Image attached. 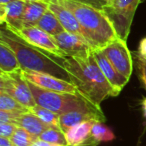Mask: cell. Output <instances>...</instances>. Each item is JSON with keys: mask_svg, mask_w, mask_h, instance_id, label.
<instances>
[{"mask_svg": "<svg viewBox=\"0 0 146 146\" xmlns=\"http://www.w3.org/2000/svg\"><path fill=\"white\" fill-rule=\"evenodd\" d=\"M0 40L14 51L23 71L44 73L71 82L68 72L63 67L64 57L55 56L32 46L3 25L0 29Z\"/></svg>", "mask_w": 146, "mask_h": 146, "instance_id": "obj_1", "label": "cell"}, {"mask_svg": "<svg viewBox=\"0 0 146 146\" xmlns=\"http://www.w3.org/2000/svg\"><path fill=\"white\" fill-rule=\"evenodd\" d=\"M63 67L67 70L71 82L77 87L79 93L97 107H100V104L106 98L116 96L96 62L93 53L87 60L64 57Z\"/></svg>", "mask_w": 146, "mask_h": 146, "instance_id": "obj_2", "label": "cell"}, {"mask_svg": "<svg viewBox=\"0 0 146 146\" xmlns=\"http://www.w3.org/2000/svg\"><path fill=\"white\" fill-rule=\"evenodd\" d=\"M75 15L82 29L83 37L92 50H101L118 38V35L107 15L95 7L72 0H58Z\"/></svg>", "mask_w": 146, "mask_h": 146, "instance_id": "obj_3", "label": "cell"}, {"mask_svg": "<svg viewBox=\"0 0 146 146\" xmlns=\"http://www.w3.org/2000/svg\"><path fill=\"white\" fill-rule=\"evenodd\" d=\"M28 83L36 104L51 110L58 116L71 111L101 110L100 107L92 104L81 94L49 91L42 89L30 82Z\"/></svg>", "mask_w": 146, "mask_h": 146, "instance_id": "obj_4", "label": "cell"}, {"mask_svg": "<svg viewBox=\"0 0 146 146\" xmlns=\"http://www.w3.org/2000/svg\"><path fill=\"white\" fill-rule=\"evenodd\" d=\"M142 0H110L103 9L111 21L118 37L127 41L136 9Z\"/></svg>", "mask_w": 146, "mask_h": 146, "instance_id": "obj_5", "label": "cell"}, {"mask_svg": "<svg viewBox=\"0 0 146 146\" xmlns=\"http://www.w3.org/2000/svg\"><path fill=\"white\" fill-rule=\"evenodd\" d=\"M0 91L8 93L28 110L36 105L28 81L23 76L22 69L10 73L0 71Z\"/></svg>", "mask_w": 146, "mask_h": 146, "instance_id": "obj_6", "label": "cell"}, {"mask_svg": "<svg viewBox=\"0 0 146 146\" xmlns=\"http://www.w3.org/2000/svg\"><path fill=\"white\" fill-rule=\"evenodd\" d=\"M101 51L118 72L130 79L133 72V55L128 49L126 40L118 37L101 49Z\"/></svg>", "mask_w": 146, "mask_h": 146, "instance_id": "obj_7", "label": "cell"}, {"mask_svg": "<svg viewBox=\"0 0 146 146\" xmlns=\"http://www.w3.org/2000/svg\"><path fill=\"white\" fill-rule=\"evenodd\" d=\"M60 50L66 57L87 60L93 53L91 46L82 35L63 31L53 36Z\"/></svg>", "mask_w": 146, "mask_h": 146, "instance_id": "obj_8", "label": "cell"}, {"mask_svg": "<svg viewBox=\"0 0 146 146\" xmlns=\"http://www.w3.org/2000/svg\"><path fill=\"white\" fill-rule=\"evenodd\" d=\"M14 33L36 48L44 50L55 56L66 57L58 47L54 37L43 31L38 26L23 27L19 31Z\"/></svg>", "mask_w": 146, "mask_h": 146, "instance_id": "obj_9", "label": "cell"}, {"mask_svg": "<svg viewBox=\"0 0 146 146\" xmlns=\"http://www.w3.org/2000/svg\"><path fill=\"white\" fill-rule=\"evenodd\" d=\"M22 72L23 76L27 81L44 90H49V91L54 92H63V93L80 94L77 87L72 82L66 81V80L49 75V74H44V73L25 72L23 70Z\"/></svg>", "mask_w": 146, "mask_h": 146, "instance_id": "obj_10", "label": "cell"}, {"mask_svg": "<svg viewBox=\"0 0 146 146\" xmlns=\"http://www.w3.org/2000/svg\"><path fill=\"white\" fill-rule=\"evenodd\" d=\"M25 4L24 0H16L7 5H0V24L12 32L23 28Z\"/></svg>", "mask_w": 146, "mask_h": 146, "instance_id": "obj_11", "label": "cell"}, {"mask_svg": "<svg viewBox=\"0 0 146 146\" xmlns=\"http://www.w3.org/2000/svg\"><path fill=\"white\" fill-rule=\"evenodd\" d=\"M94 58H95L97 64L99 65L100 69H101L103 75L109 82L111 87L113 88L114 92H115L116 96L121 92L123 87L128 83L129 79L126 78L124 75H122L121 73L118 72V70L111 64L107 57L104 55V53L101 50H96L93 51Z\"/></svg>", "mask_w": 146, "mask_h": 146, "instance_id": "obj_12", "label": "cell"}, {"mask_svg": "<svg viewBox=\"0 0 146 146\" xmlns=\"http://www.w3.org/2000/svg\"><path fill=\"white\" fill-rule=\"evenodd\" d=\"M97 120L105 121L102 110H84V111H71L59 116V126L64 132H67L74 126L86 121Z\"/></svg>", "mask_w": 146, "mask_h": 146, "instance_id": "obj_13", "label": "cell"}, {"mask_svg": "<svg viewBox=\"0 0 146 146\" xmlns=\"http://www.w3.org/2000/svg\"><path fill=\"white\" fill-rule=\"evenodd\" d=\"M97 120L86 121L74 126L65 132L68 146H97L99 143L91 136V129L93 123Z\"/></svg>", "mask_w": 146, "mask_h": 146, "instance_id": "obj_14", "label": "cell"}, {"mask_svg": "<svg viewBox=\"0 0 146 146\" xmlns=\"http://www.w3.org/2000/svg\"><path fill=\"white\" fill-rule=\"evenodd\" d=\"M49 9L56 15L59 22L63 26L65 31L71 33H75L83 36L82 29L76 19L75 15L73 14L69 9L64 7L58 0H50L49 1Z\"/></svg>", "mask_w": 146, "mask_h": 146, "instance_id": "obj_15", "label": "cell"}, {"mask_svg": "<svg viewBox=\"0 0 146 146\" xmlns=\"http://www.w3.org/2000/svg\"><path fill=\"white\" fill-rule=\"evenodd\" d=\"M49 7V2L26 1L23 15V27L37 26L39 20Z\"/></svg>", "mask_w": 146, "mask_h": 146, "instance_id": "obj_16", "label": "cell"}, {"mask_svg": "<svg viewBox=\"0 0 146 146\" xmlns=\"http://www.w3.org/2000/svg\"><path fill=\"white\" fill-rule=\"evenodd\" d=\"M16 124L19 127L24 128L29 133H31L32 135L36 136L38 138L49 127L47 124H45L43 121H41L34 113H32L29 110L27 112H25V113H23L19 117Z\"/></svg>", "mask_w": 146, "mask_h": 146, "instance_id": "obj_17", "label": "cell"}, {"mask_svg": "<svg viewBox=\"0 0 146 146\" xmlns=\"http://www.w3.org/2000/svg\"><path fill=\"white\" fill-rule=\"evenodd\" d=\"M21 69L15 52L10 46L0 40V71L6 73L14 72Z\"/></svg>", "mask_w": 146, "mask_h": 146, "instance_id": "obj_18", "label": "cell"}, {"mask_svg": "<svg viewBox=\"0 0 146 146\" xmlns=\"http://www.w3.org/2000/svg\"><path fill=\"white\" fill-rule=\"evenodd\" d=\"M37 26L40 29H42L43 31H45L46 33L50 34L51 36L58 35V34H60L61 32L65 31L63 26L61 25V23L59 22L58 18L56 17V15H55L49 8L47 9L46 12L41 17V19L39 20Z\"/></svg>", "mask_w": 146, "mask_h": 146, "instance_id": "obj_19", "label": "cell"}, {"mask_svg": "<svg viewBox=\"0 0 146 146\" xmlns=\"http://www.w3.org/2000/svg\"><path fill=\"white\" fill-rule=\"evenodd\" d=\"M39 138L51 144H58V145L68 146L65 132L60 128V126H49Z\"/></svg>", "mask_w": 146, "mask_h": 146, "instance_id": "obj_20", "label": "cell"}, {"mask_svg": "<svg viewBox=\"0 0 146 146\" xmlns=\"http://www.w3.org/2000/svg\"><path fill=\"white\" fill-rule=\"evenodd\" d=\"M91 136L97 143L109 142L115 139L113 131L108 126L103 123V121H95L92 125Z\"/></svg>", "mask_w": 146, "mask_h": 146, "instance_id": "obj_21", "label": "cell"}, {"mask_svg": "<svg viewBox=\"0 0 146 146\" xmlns=\"http://www.w3.org/2000/svg\"><path fill=\"white\" fill-rule=\"evenodd\" d=\"M32 113H34L41 121H43L48 126H59V116L51 110L36 104L31 109H29Z\"/></svg>", "mask_w": 146, "mask_h": 146, "instance_id": "obj_22", "label": "cell"}, {"mask_svg": "<svg viewBox=\"0 0 146 146\" xmlns=\"http://www.w3.org/2000/svg\"><path fill=\"white\" fill-rule=\"evenodd\" d=\"M0 110L2 111H28L26 107L8 93L0 91Z\"/></svg>", "mask_w": 146, "mask_h": 146, "instance_id": "obj_23", "label": "cell"}, {"mask_svg": "<svg viewBox=\"0 0 146 146\" xmlns=\"http://www.w3.org/2000/svg\"><path fill=\"white\" fill-rule=\"evenodd\" d=\"M36 139H38V137L32 135L24 128H21L19 126L10 138L14 146H31Z\"/></svg>", "mask_w": 146, "mask_h": 146, "instance_id": "obj_24", "label": "cell"}, {"mask_svg": "<svg viewBox=\"0 0 146 146\" xmlns=\"http://www.w3.org/2000/svg\"><path fill=\"white\" fill-rule=\"evenodd\" d=\"M134 59H135V63L137 65L138 69V74H139L140 80L142 82L144 89L146 90V60L141 57L137 52H132Z\"/></svg>", "mask_w": 146, "mask_h": 146, "instance_id": "obj_25", "label": "cell"}, {"mask_svg": "<svg viewBox=\"0 0 146 146\" xmlns=\"http://www.w3.org/2000/svg\"><path fill=\"white\" fill-rule=\"evenodd\" d=\"M27 112V111H26ZM25 112L22 111H2L0 110V123H15Z\"/></svg>", "mask_w": 146, "mask_h": 146, "instance_id": "obj_26", "label": "cell"}, {"mask_svg": "<svg viewBox=\"0 0 146 146\" xmlns=\"http://www.w3.org/2000/svg\"><path fill=\"white\" fill-rule=\"evenodd\" d=\"M17 128L18 125L15 123H0V137L10 139Z\"/></svg>", "mask_w": 146, "mask_h": 146, "instance_id": "obj_27", "label": "cell"}, {"mask_svg": "<svg viewBox=\"0 0 146 146\" xmlns=\"http://www.w3.org/2000/svg\"><path fill=\"white\" fill-rule=\"evenodd\" d=\"M72 1L83 3V4L89 5V6L100 9V10H103L110 3V0H72Z\"/></svg>", "mask_w": 146, "mask_h": 146, "instance_id": "obj_28", "label": "cell"}, {"mask_svg": "<svg viewBox=\"0 0 146 146\" xmlns=\"http://www.w3.org/2000/svg\"><path fill=\"white\" fill-rule=\"evenodd\" d=\"M137 53L146 60V37H144V38L140 41L139 46H138Z\"/></svg>", "mask_w": 146, "mask_h": 146, "instance_id": "obj_29", "label": "cell"}, {"mask_svg": "<svg viewBox=\"0 0 146 146\" xmlns=\"http://www.w3.org/2000/svg\"><path fill=\"white\" fill-rule=\"evenodd\" d=\"M52 145L53 144H51V143H49V142H46V141H44V140L38 138V139H36L34 142H33L31 146H52Z\"/></svg>", "mask_w": 146, "mask_h": 146, "instance_id": "obj_30", "label": "cell"}, {"mask_svg": "<svg viewBox=\"0 0 146 146\" xmlns=\"http://www.w3.org/2000/svg\"><path fill=\"white\" fill-rule=\"evenodd\" d=\"M0 146H14L9 138L0 137Z\"/></svg>", "mask_w": 146, "mask_h": 146, "instance_id": "obj_31", "label": "cell"}, {"mask_svg": "<svg viewBox=\"0 0 146 146\" xmlns=\"http://www.w3.org/2000/svg\"><path fill=\"white\" fill-rule=\"evenodd\" d=\"M142 110H143V116L146 120V98H144L142 101Z\"/></svg>", "mask_w": 146, "mask_h": 146, "instance_id": "obj_32", "label": "cell"}, {"mask_svg": "<svg viewBox=\"0 0 146 146\" xmlns=\"http://www.w3.org/2000/svg\"><path fill=\"white\" fill-rule=\"evenodd\" d=\"M13 1H16V0H0V5H7Z\"/></svg>", "mask_w": 146, "mask_h": 146, "instance_id": "obj_33", "label": "cell"}, {"mask_svg": "<svg viewBox=\"0 0 146 146\" xmlns=\"http://www.w3.org/2000/svg\"><path fill=\"white\" fill-rule=\"evenodd\" d=\"M24 1H43V2H49L50 0H24Z\"/></svg>", "mask_w": 146, "mask_h": 146, "instance_id": "obj_34", "label": "cell"}, {"mask_svg": "<svg viewBox=\"0 0 146 146\" xmlns=\"http://www.w3.org/2000/svg\"><path fill=\"white\" fill-rule=\"evenodd\" d=\"M52 146H63V145H58V144H53Z\"/></svg>", "mask_w": 146, "mask_h": 146, "instance_id": "obj_35", "label": "cell"}]
</instances>
